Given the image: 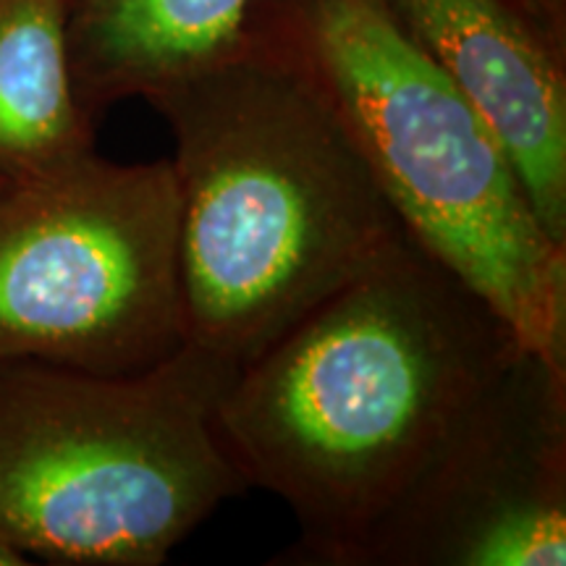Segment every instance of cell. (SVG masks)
Here are the masks:
<instances>
[{
    "instance_id": "cell-1",
    "label": "cell",
    "mask_w": 566,
    "mask_h": 566,
    "mask_svg": "<svg viewBox=\"0 0 566 566\" xmlns=\"http://www.w3.org/2000/svg\"><path fill=\"white\" fill-rule=\"evenodd\" d=\"M520 349L512 325L405 229L247 359L212 428L247 488L300 522L273 564L338 566Z\"/></svg>"
},
{
    "instance_id": "cell-9",
    "label": "cell",
    "mask_w": 566,
    "mask_h": 566,
    "mask_svg": "<svg viewBox=\"0 0 566 566\" xmlns=\"http://www.w3.org/2000/svg\"><path fill=\"white\" fill-rule=\"evenodd\" d=\"M92 150L95 118L71 76L66 0H0V184Z\"/></svg>"
},
{
    "instance_id": "cell-6",
    "label": "cell",
    "mask_w": 566,
    "mask_h": 566,
    "mask_svg": "<svg viewBox=\"0 0 566 566\" xmlns=\"http://www.w3.org/2000/svg\"><path fill=\"white\" fill-rule=\"evenodd\" d=\"M566 564V365L520 349L338 566Z\"/></svg>"
},
{
    "instance_id": "cell-7",
    "label": "cell",
    "mask_w": 566,
    "mask_h": 566,
    "mask_svg": "<svg viewBox=\"0 0 566 566\" xmlns=\"http://www.w3.org/2000/svg\"><path fill=\"white\" fill-rule=\"evenodd\" d=\"M483 118L530 208L566 247V42L522 0H384Z\"/></svg>"
},
{
    "instance_id": "cell-5",
    "label": "cell",
    "mask_w": 566,
    "mask_h": 566,
    "mask_svg": "<svg viewBox=\"0 0 566 566\" xmlns=\"http://www.w3.org/2000/svg\"><path fill=\"white\" fill-rule=\"evenodd\" d=\"M184 344L171 160L92 150L0 187V363L118 375Z\"/></svg>"
},
{
    "instance_id": "cell-4",
    "label": "cell",
    "mask_w": 566,
    "mask_h": 566,
    "mask_svg": "<svg viewBox=\"0 0 566 566\" xmlns=\"http://www.w3.org/2000/svg\"><path fill=\"white\" fill-rule=\"evenodd\" d=\"M233 373L195 344L118 375L0 363V535L51 564L166 562L250 491L212 428Z\"/></svg>"
},
{
    "instance_id": "cell-2",
    "label": "cell",
    "mask_w": 566,
    "mask_h": 566,
    "mask_svg": "<svg viewBox=\"0 0 566 566\" xmlns=\"http://www.w3.org/2000/svg\"><path fill=\"white\" fill-rule=\"evenodd\" d=\"M187 344L239 370L405 231L334 111L263 42L155 92Z\"/></svg>"
},
{
    "instance_id": "cell-12",
    "label": "cell",
    "mask_w": 566,
    "mask_h": 566,
    "mask_svg": "<svg viewBox=\"0 0 566 566\" xmlns=\"http://www.w3.org/2000/svg\"><path fill=\"white\" fill-rule=\"evenodd\" d=\"M0 187H3V184H0Z\"/></svg>"
},
{
    "instance_id": "cell-3",
    "label": "cell",
    "mask_w": 566,
    "mask_h": 566,
    "mask_svg": "<svg viewBox=\"0 0 566 566\" xmlns=\"http://www.w3.org/2000/svg\"><path fill=\"white\" fill-rule=\"evenodd\" d=\"M250 40L307 76L399 223L548 363L566 365V247L464 95L384 0H260Z\"/></svg>"
},
{
    "instance_id": "cell-8",
    "label": "cell",
    "mask_w": 566,
    "mask_h": 566,
    "mask_svg": "<svg viewBox=\"0 0 566 566\" xmlns=\"http://www.w3.org/2000/svg\"><path fill=\"white\" fill-rule=\"evenodd\" d=\"M260 0H66L76 97L97 122L113 103L208 71L250 48Z\"/></svg>"
},
{
    "instance_id": "cell-11",
    "label": "cell",
    "mask_w": 566,
    "mask_h": 566,
    "mask_svg": "<svg viewBox=\"0 0 566 566\" xmlns=\"http://www.w3.org/2000/svg\"><path fill=\"white\" fill-rule=\"evenodd\" d=\"M30 564V558L21 554L19 548H13L3 535H0V566H24Z\"/></svg>"
},
{
    "instance_id": "cell-10",
    "label": "cell",
    "mask_w": 566,
    "mask_h": 566,
    "mask_svg": "<svg viewBox=\"0 0 566 566\" xmlns=\"http://www.w3.org/2000/svg\"><path fill=\"white\" fill-rule=\"evenodd\" d=\"M558 40L566 42V0H522Z\"/></svg>"
}]
</instances>
